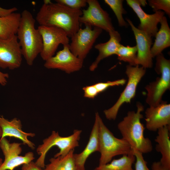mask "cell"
I'll list each match as a JSON object with an SVG mask.
<instances>
[{"label": "cell", "mask_w": 170, "mask_h": 170, "mask_svg": "<svg viewBox=\"0 0 170 170\" xmlns=\"http://www.w3.org/2000/svg\"><path fill=\"white\" fill-rule=\"evenodd\" d=\"M135 160L133 154L123 155L119 159L113 160L110 163L99 166L94 170H134L132 165Z\"/></svg>", "instance_id": "24"}, {"label": "cell", "mask_w": 170, "mask_h": 170, "mask_svg": "<svg viewBox=\"0 0 170 170\" xmlns=\"http://www.w3.org/2000/svg\"><path fill=\"white\" fill-rule=\"evenodd\" d=\"M99 116L98 113H95L94 123L85 149L80 153L74 154L76 170H85V164L87 159L92 153L99 151Z\"/></svg>", "instance_id": "18"}, {"label": "cell", "mask_w": 170, "mask_h": 170, "mask_svg": "<svg viewBox=\"0 0 170 170\" xmlns=\"http://www.w3.org/2000/svg\"><path fill=\"white\" fill-rule=\"evenodd\" d=\"M80 28L71 37L69 48L75 56L83 60L92 48L96 39L100 35L102 30L96 27L86 26Z\"/></svg>", "instance_id": "8"}, {"label": "cell", "mask_w": 170, "mask_h": 170, "mask_svg": "<svg viewBox=\"0 0 170 170\" xmlns=\"http://www.w3.org/2000/svg\"><path fill=\"white\" fill-rule=\"evenodd\" d=\"M148 1L149 5L155 12L162 10L170 17V0H149Z\"/></svg>", "instance_id": "27"}, {"label": "cell", "mask_w": 170, "mask_h": 170, "mask_svg": "<svg viewBox=\"0 0 170 170\" xmlns=\"http://www.w3.org/2000/svg\"><path fill=\"white\" fill-rule=\"evenodd\" d=\"M137 48L136 45L130 46L121 45L117 50L116 55L118 60L128 62L129 65L135 66L137 65Z\"/></svg>", "instance_id": "25"}, {"label": "cell", "mask_w": 170, "mask_h": 170, "mask_svg": "<svg viewBox=\"0 0 170 170\" xmlns=\"http://www.w3.org/2000/svg\"><path fill=\"white\" fill-rule=\"evenodd\" d=\"M110 38L105 43H98L94 48L99 51V54L95 61L90 65L89 69L94 71L97 67L100 62L104 59L112 55L116 54L117 50L121 45V36L118 31L115 30L108 32Z\"/></svg>", "instance_id": "19"}, {"label": "cell", "mask_w": 170, "mask_h": 170, "mask_svg": "<svg viewBox=\"0 0 170 170\" xmlns=\"http://www.w3.org/2000/svg\"><path fill=\"white\" fill-rule=\"evenodd\" d=\"M37 29L42 40L40 56L45 61L53 56L59 45L69 44L67 35L63 29L56 27L39 26Z\"/></svg>", "instance_id": "9"}, {"label": "cell", "mask_w": 170, "mask_h": 170, "mask_svg": "<svg viewBox=\"0 0 170 170\" xmlns=\"http://www.w3.org/2000/svg\"><path fill=\"white\" fill-rule=\"evenodd\" d=\"M8 74L3 73L0 71V84L2 86L5 85L7 82L8 78Z\"/></svg>", "instance_id": "35"}, {"label": "cell", "mask_w": 170, "mask_h": 170, "mask_svg": "<svg viewBox=\"0 0 170 170\" xmlns=\"http://www.w3.org/2000/svg\"><path fill=\"white\" fill-rule=\"evenodd\" d=\"M156 57L155 70L160 76L145 87L147 92L146 102L149 106L159 104L164 93L170 88V60L162 53Z\"/></svg>", "instance_id": "6"}, {"label": "cell", "mask_w": 170, "mask_h": 170, "mask_svg": "<svg viewBox=\"0 0 170 170\" xmlns=\"http://www.w3.org/2000/svg\"><path fill=\"white\" fill-rule=\"evenodd\" d=\"M2 135V128H1V127H0V137H1ZM2 159L0 158V166L1 165V164L2 163Z\"/></svg>", "instance_id": "36"}, {"label": "cell", "mask_w": 170, "mask_h": 170, "mask_svg": "<svg viewBox=\"0 0 170 170\" xmlns=\"http://www.w3.org/2000/svg\"><path fill=\"white\" fill-rule=\"evenodd\" d=\"M122 0H105L104 2L112 9L117 20L119 25L121 27L128 26L123 17L122 14L126 13V11L123 6Z\"/></svg>", "instance_id": "26"}, {"label": "cell", "mask_w": 170, "mask_h": 170, "mask_svg": "<svg viewBox=\"0 0 170 170\" xmlns=\"http://www.w3.org/2000/svg\"><path fill=\"white\" fill-rule=\"evenodd\" d=\"M42 168L38 166L35 162L31 161L22 165L21 170H43Z\"/></svg>", "instance_id": "32"}, {"label": "cell", "mask_w": 170, "mask_h": 170, "mask_svg": "<svg viewBox=\"0 0 170 170\" xmlns=\"http://www.w3.org/2000/svg\"><path fill=\"white\" fill-rule=\"evenodd\" d=\"M22 55L17 37L0 39V68L13 70L20 67Z\"/></svg>", "instance_id": "13"}, {"label": "cell", "mask_w": 170, "mask_h": 170, "mask_svg": "<svg viewBox=\"0 0 170 170\" xmlns=\"http://www.w3.org/2000/svg\"><path fill=\"white\" fill-rule=\"evenodd\" d=\"M17 10L16 7L9 9H5L0 7V17H6Z\"/></svg>", "instance_id": "33"}, {"label": "cell", "mask_w": 170, "mask_h": 170, "mask_svg": "<svg viewBox=\"0 0 170 170\" xmlns=\"http://www.w3.org/2000/svg\"><path fill=\"white\" fill-rule=\"evenodd\" d=\"M160 23V29L155 36L154 42L151 48L153 58L162 53L163 50L170 46V28L165 16L162 18Z\"/></svg>", "instance_id": "21"}, {"label": "cell", "mask_w": 170, "mask_h": 170, "mask_svg": "<svg viewBox=\"0 0 170 170\" xmlns=\"http://www.w3.org/2000/svg\"><path fill=\"white\" fill-rule=\"evenodd\" d=\"M82 89L86 98L93 99L99 94L94 84L84 87Z\"/></svg>", "instance_id": "31"}, {"label": "cell", "mask_w": 170, "mask_h": 170, "mask_svg": "<svg viewBox=\"0 0 170 170\" xmlns=\"http://www.w3.org/2000/svg\"><path fill=\"white\" fill-rule=\"evenodd\" d=\"M83 61L71 53L68 44L63 45L62 50L45 61L44 65L48 69H58L70 74L80 70Z\"/></svg>", "instance_id": "14"}, {"label": "cell", "mask_w": 170, "mask_h": 170, "mask_svg": "<svg viewBox=\"0 0 170 170\" xmlns=\"http://www.w3.org/2000/svg\"><path fill=\"white\" fill-rule=\"evenodd\" d=\"M87 1L88 7L82 10V14L79 18L80 24L97 27L108 32L114 30L109 14L101 8L99 2L96 0Z\"/></svg>", "instance_id": "10"}, {"label": "cell", "mask_w": 170, "mask_h": 170, "mask_svg": "<svg viewBox=\"0 0 170 170\" xmlns=\"http://www.w3.org/2000/svg\"><path fill=\"white\" fill-rule=\"evenodd\" d=\"M136 111H129L127 115L120 122L117 128L124 139L133 149L143 154L152 151L153 147L150 139L144 135L145 128L141 120L143 118L141 112L144 110L143 105L139 102L136 104Z\"/></svg>", "instance_id": "2"}, {"label": "cell", "mask_w": 170, "mask_h": 170, "mask_svg": "<svg viewBox=\"0 0 170 170\" xmlns=\"http://www.w3.org/2000/svg\"><path fill=\"white\" fill-rule=\"evenodd\" d=\"M146 128L156 131L166 126H170V104L162 101L156 106H149L145 110Z\"/></svg>", "instance_id": "16"}, {"label": "cell", "mask_w": 170, "mask_h": 170, "mask_svg": "<svg viewBox=\"0 0 170 170\" xmlns=\"http://www.w3.org/2000/svg\"><path fill=\"white\" fill-rule=\"evenodd\" d=\"M74 150L64 156L53 157L43 170H76L74 158Z\"/></svg>", "instance_id": "23"}, {"label": "cell", "mask_w": 170, "mask_h": 170, "mask_svg": "<svg viewBox=\"0 0 170 170\" xmlns=\"http://www.w3.org/2000/svg\"><path fill=\"white\" fill-rule=\"evenodd\" d=\"M99 150L100 156L99 166L109 163L114 157L133 154L130 145L123 139L115 137L99 116Z\"/></svg>", "instance_id": "4"}, {"label": "cell", "mask_w": 170, "mask_h": 170, "mask_svg": "<svg viewBox=\"0 0 170 170\" xmlns=\"http://www.w3.org/2000/svg\"><path fill=\"white\" fill-rule=\"evenodd\" d=\"M151 169L152 170H170L163 166L160 161L154 162L151 165Z\"/></svg>", "instance_id": "34"}, {"label": "cell", "mask_w": 170, "mask_h": 170, "mask_svg": "<svg viewBox=\"0 0 170 170\" xmlns=\"http://www.w3.org/2000/svg\"><path fill=\"white\" fill-rule=\"evenodd\" d=\"M170 126H166L157 130V135L155 139L157 143L156 150L160 152L162 157L160 162L166 168L170 169Z\"/></svg>", "instance_id": "20"}, {"label": "cell", "mask_w": 170, "mask_h": 170, "mask_svg": "<svg viewBox=\"0 0 170 170\" xmlns=\"http://www.w3.org/2000/svg\"><path fill=\"white\" fill-rule=\"evenodd\" d=\"M20 17L21 14L15 12L0 17V39H7L16 35Z\"/></svg>", "instance_id": "22"}, {"label": "cell", "mask_w": 170, "mask_h": 170, "mask_svg": "<svg viewBox=\"0 0 170 170\" xmlns=\"http://www.w3.org/2000/svg\"><path fill=\"white\" fill-rule=\"evenodd\" d=\"M21 144L10 143L5 137L0 139V148L4 156V161L0 166V170H14L16 167L31 162L35 159L32 152L24 156H20L22 151Z\"/></svg>", "instance_id": "11"}, {"label": "cell", "mask_w": 170, "mask_h": 170, "mask_svg": "<svg viewBox=\"0 0 170 170\" xmlns=\"http://www.w3.org/2000/svg\"><path fill=\"white\" fill-rule=\"evenodd\" d=\"M36 20L31 13L24 10L21 14L17 37L22 56L27 64L32 65L42 48L41 35L35 27Z\"/></svg>", "instance_id": "3"}, {"label": "cell", "mask_w": 170, "mask_h": 170, "mask_svg": "<svg viewBox=\"0 0 170 170\" xmlns=\"http://www.w3.org/2000/svg\"><path fill=\"white\" fill-rule=\"evenodd\" d=\"M136 161L134 170H150L147 166V163L144 160L143 154L139 151L133 149Z\"/></svg>", "instance_id": "30"}, {"label": "cell", "mask_w": 170, "mask_h": 170, "mask_svg": "<svg viewBox=\"0 0 170 170\" xmlns=\"http://www.w3.org/2000/svg\"><path fill=\"white\" fill-rule=\"evenodd\" d=\"M55 1L56 3L73 9H81L85 7L87 4V0H55Z\"/></svg>", "instance_id": "28"}, {"label": "cell", "mask_w": 170, "mask_h": 170, "mask_svg": "<svg viewBox=\"0 0 170 170\" xmlns=\"http://www.w3.org/2000/svg\"><path fill=\"white\" fill-rule=\"evenodd\" d=\"M81 9H73L51 1L43 3L37 13L36 20L40 26H54L65 31L71 37L80 28Z\"/></svg>", "instance_id": "1"}, {"label": "cell", "mask_w": 170, "mask_h": 170, "mask_svg": "<svg viewBox=\"0 0 170 170\" xmlns=\"http://www.w3.org/2000/svg\"><path fill=\"white\" fill-rule=\"evenodd\" d=\"M125 73L128 77L126 86L116 103L111 107L104 110L106 118L115 120L121 106L124 103H130L134 97L137 86L146 73V69L139 65L126 66Z\"/></svg>", "instance_id": "7"}, {"label": "cell", "mask_w": 170, "mask_h": 170, "mask_svg": "<svg viewBox=\"0 0 170 170\" xmlns=\"http://www.w3.org/2000/svg\"><path fill=\"white\" fill-rule=\"evenodd\" d=\"M126 82V81L125 79H122L112 81L98 82L94 85L99 93L104 91L110 87L123 85Z\"/></svg>", "instance_id": "29"}, {"label": "cell", "mask_w": 170, "mask_h": 170, "mask_svg": "<svg viewBox=\"0 0 170 170\" xmlns=\"http://www.w3.org/2000/svg\"><path fill=\"white\" fill-rule=\"evenodd\" d=\"M127 4L135 12L140 21L138 28L145 32L151 37H155L158 31L157 25L164 16L165 13L162 11L149 14L145 13L141 6L147 4L144 0H127Z\"/></svg>", "instance_id": "12"}, {"label": "cell", "mask_w": 170, "mask_h": 170, "mask_svg": "<svg viewBox=\"0 0 170 170\" xmlns=\"http://www.w3.org/2000/svg\"><path fill=\"white\" fill-rule=\"evenodd\" d=\"M126 20L131 28L136 41L137 65H140L145 69L151 68L153 58L151 52L152 44V37L136 27L129 19L126 18Z\"/></svg>", "instance_id": "15"}, {"label": "cell", "mask_w": 170, "mask_h": 170, "mask_svg": "<svg viewBox=\"0 0 170 170\" xmlns=\"http://www.w3.org/2000/svg\"><path fill=\"white\" fill-rule=\"evenodd\" d=\"M82 132L81 130H75L71 135L62 137L58 132L53 131L50 135L43 139L42 144L38 146L37 152L40 156L35 163L38 166L44 168L46 155L48 150L54 146H57L60 149V151L54 156V157L66 156L71 150L79 146Z\"/></svg>", "instance_id": "5"}, {"label": "cell", "mask_w": 170, "mask_h": 170, "mask_svg": "<svg viewBox=\"0 0 170 170\" xmlns=\"http://www.w3.org/2000/svg\"><path fill=\"white\" fill-rule=\"evenodd\" d=\"M0 127L2 130V135L0 139L7 136L14 137L21 140L24 144H27L31 149H35L34 144L28 139V137H34L35 133L23 131L20 120L14 118L9 121L0 115Z\"/></svg>", "instance_id": "17"}]
</instances>
